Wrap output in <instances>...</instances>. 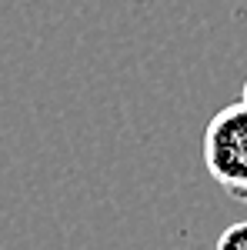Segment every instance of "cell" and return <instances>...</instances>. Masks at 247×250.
<instances>
[{
  "mask_svg": "<svg viewBox=\"0 0 247 250\" xmlns=\"http://www.w3.org/2000/svg\"><path fill=\"white\" fill-rule=\"evenodd\" d=\"M204 167L230 200L247 204V104H227L204 127Z\"/></svg>",
  "mask_w": 247,
  "mask_h": 250,
  "instance_id": "cell-1",
  "label": "cell"
},
{
  "mask_svg": "<svg viewBox=\"0 0 247 250\" xmlns=\"http://www.w3.org/2000/svg\"><path fill=\"white\" fill-rule=\"evenodd\" d=\"M217 250H247V220L230 224L227 230L217 237Z\"/></svg>",
  "mask_w": 247,
  "mask_h": 250,
  "instance_id": "cell-2",
  "label": "cell"
},
{
  "mask_svg": "<svg viewBox=\"0 0 247 250\" xmlns=\"http://www.w3.org/2000/svg\"><path fill=\"white\" fill-rule=\"evenodd\" d=\"M241 104H247V80H244V90H241Z\"/></svg>",
  "mask_w": 247,
  "mask_h": 250,
  "instance_id": "cell-3",
  "label": "cell"
}]
</instances>
